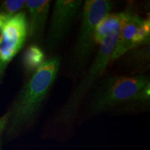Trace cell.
Masks as SVG:
<instances>
[{
  "mask_svg": "<svg viewBox=\"0 0 150 150\" xmlns=\"http://www.w3.org/2000/svg\"><path fill=\"white\" fill-rule=\"evenodd\" d=\"M60 67L61 57L53 55L31 74L6 112L8 119L4 131L6 136L13 138L34 124L55 82Z\"/></svg>",
  "mask_w": 150,
  "mask_h": 150,
  "instance_id": "6da1fadb",
  "label": "cell"
},
{
  "mask_svg": "<svg viewBox=\"0 0 150 150\" xmlns=\"http://www.w3.org/2000/svg\"><path fill=\"white\" fill-rule=\"evenodd\" d=\"M90 114L122 107H138L150 101V79L147 74L108 75L100 78L87 96Z\"/></svg>",
  "mask_w": 150,
  "mask_h": 150,
  "instance_id": "7a4b0ae2",
  "label": "cell"
},
{
  "mask_svg": "<svg viewBox=\"0 0 150 150\" xmlns=\"http://www.w3.org/2000/svg\"><path fill=\"white\" fill-rule=\"evenodd\" d=\"M120 30L107 35L99 45L97 53L85 75L54 115V125L59 127H70L74 121L81 108V105L95 83L102 78L110 63V57L117 43Z\"/></svg>",
  "mask_w": 150,
  "mask_h": 150,
  "instance_id": "3957f363",
  "label": "cell"
},
{
  "mask_svg": "<svg viewBox=\"0 0 150 150\" xmlns=\"http://www.w3.org/2000/svg\"><path fill=\"white\" fill-rule=\"evenodd\" d=\"M110 0H86L81 10V22L77 38L71 54V63L75 70L83 72L91 59L94 49L95 31L98 24L113 8Z\"/></svg>",
  "mask_w": 150,
  "mask_h": 150,
  "instance_id": "277c9868",
  "label": "cell"
},
{
  "mask_svg": "<svg viewBox=\"0 0 150 150\" xmlns=\"http://www.w3.org/2000/svg\"><path fill=\"white\" fill-rule=\"evenodd\" d=\"M82 0H56L54 4L45 43V51L54 53L63 43L72 24L81 13Z\"/></svg>",
  "mask_w": 150,
  "mask_h": 150,
  "instance_id": "5b68a950",
  "label": "cell"
},
{
  "mask_svg": "<svg viewBox=\"0 0 150 150\" xmlns=\"http://www.w3.org/2000/svg\"><path fill=\"white\" fill-rule=\"evenodd\" d=\"M24 11L7 21L0 31V83L7 67L25 44L28 37V20Z\"/></svg>",
  "mask_w": 150,
  "mask_h": 150,
  "instance_id": "8992f818",
  "label": "cell"
},
{
  "mask_svg": "<svg viewBox=\"0 0 150 150\" xmlns=\"http://www.w3.org/2000/svg\"><path fill=\"white\" fill-rule=\"evenodd\" d=\"M125 19L122 25L110 63L120 59L131 50L150 41V20L134 13L131 8L124 11Z\"/></svg>",
  "mask_w": 150,
  "mask_h": 150,
  "instance_id": "52a82bcc",
  "label": "cell"
},
{
  "mask_svg": "<svg viewBox=\"0 0 150 150\" xmlns=\"http://www.w3.org/2000/svg\"><path fill=\"white\" fill-rule=\"evenodd\" d=\"M52 1L50 0H26L25 8L29 13L28 36L38 45L43 42Z\"/></svg>",
  "mask_w": 150,
  "mask_h": 150,
  "instance_id": "ba28073f",
  "label": "cell"
},
{
  "mask_svg": "<svg viewBox=\"0 0 150 150\" xmlns=\"http://www.w3.org/2000/svg\"><path fill=\"white\" fill-rule=\"evenodd\" d=\"M122 64L127 70L130 71L131 75L141 71L145 67L149 65L150 60V45H144L131 50L120 58Z\"/></svg>",
  "mask_w": 150,
  "mask_h": 150,
  "instance_id": "9c48e42d",
  "label": "cell"
},
{
  "mask_svg": "<svg viewBox=\"0 0 150 150\" xmlns=\"http://www.w3.org/2000/svg\"><path fill=\"white\" fill-rule=\"evenodd\" d=\"M125 12L108 14L97 25L95 35V41L96 45H99L103 40L112 32L121 29Z\"/></svg>",
  "mask_w": 150,
  "mask_h": 150,
  "instance_id": "30bf717a",
  "label": "cell"
},
{
  "mask_svg": "<svg viewBox=\"0 0 150 150\" xmlns=\"http://www.w3.org/2000/svg\"><path fill=\"white\" fill-rule=\"evenodd\" d=\"M45 61V52L40 45L32 43L26 49L22 64L26 72L32 74Z\"/></svg>",
  "mask_w": 150,
  "mask_h": 150,
  "instance_id": "8fae6325",
  "label": "cell"
},
{
  "mask_svg": "<svg viewBox=\"0 0 150 150\" xmlns=\"http://www.w3.org/2000/svg\"><path fill=\"white\" fill-rule=\"evenodd\" d=\"M25 8V0H6L0 5V12L13 17Z\"/></svg>",
  "mask_w": 150,
  "mask_h": 150,
  "instance_id": "7c38bea8",
  "label": "cell"
},
{
  "mask_svg": "<svg viewBox=\"0 0 150 150\" xmlns=\"http://www.w3.org/2000/svg\"><path fill=\"white\" fill-rule=\"evenodd\" d=\"M7 119H8V115L6 113L4 115L0 117V150H1V145H2V139L3 135L4 134L6 126Z\"/></svg>",
  "mask_w": 150,
  "mask_h": 150,
  "instance_id": "4fadbf2b",
  "label": "cell"
},
{
  "mask_svg": "<svg viewBox=\"0 0 150 150\" xmlns=\"http://www.w3.org/2000/svg\"><path fill=\"white\" fill-rule=\"evenodd\" d=\"M12 18V17H11ZM11 18V17H8L6 15L0 12V31L1 29L4 27V26L5 25V24L6 23L7 21Z\"/></svg>",
  "mask_w": 150,
  "mask_h": 150,
  "instance_id": "5bb4252c",
  "label": "cell"
}]
</instances>
